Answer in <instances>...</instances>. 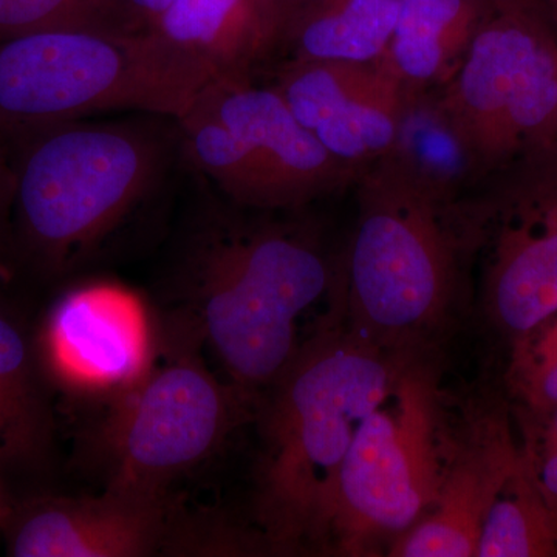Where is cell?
I'll return each mask as SVG.
<instances>
[{
    "instance_id": "6da1fadb",
    "label": "cell",
    "mask_w": 557,
    "mask_h": 557,
    "mask_svg": "<svg viewBox=\"0 0 557 557\" xmlns=\"http://www.w3.org/2000/svg\"><path fill=\"white\" fill-rule=\"evenodd\" d=\"M405 354L330 321L274 381L256 487V516L271 545L330 542L344 461Z\"/></svg>"
},
{
    "instance_id": "7a4b0ae2",
    "label": "cell",
    "mask_w": 557,
    "mask_h": 557,
    "mask_svg": "<svg viewBox=\"0 0 557 557\" xmlns=\"http://www.w3.org/2000/svg\"><path fill=\"white\" fill-rule=\"evenodd\" d=\"M168 121H69L11 143L10 248L49 273L86 258L170 170L180 139Z\"/></svg>"
},
{
    "instance_id": "3957f363",
    "label": "cell",
    "mask_w": 557,
    "mask_h": 557,
    "mask_svg": "<svg viewBox=\"0 0 557 557\" xmlns=\"http://www.w3.org/2000/svg\"><path fill=\"white\" fill-rule=\"evenodd\" d=\"M355 186L357 223L336 263L350 327L384 350H418L448 313L471 258L460 201L435 199L384 159Z\"/></svg>"
},
{
    "instance_id": "277c9868",
    "label": "cell",
    "mask_w": 557,
    "mask_h": 557,
    "mask_svg": "<svg viewBox=\"0 0 557 557\" xmlns=\"http://www.w3.org/2000/svg\"><path fill=\"white\" fill-rule=\"evenodd\" d=\"M214 70L152 32L57 28L0 40V138L109 112L178 120Z\"/></svg>"
},
{
    "instance_id": "5b68a950",
    "label": "cell",
    "mask_w": 557,
    "mask_h": 557,
    "mask_svg": "<svg viewBox=\"0 0 557 557\" xmlns=\"http://www.w3.org/2000/svg\"><path fill=\"white\" fill-rule=\"evenodd\" d=\"M207 338L245 388L271 386L295 359L298 319L336 288V263L317 234L262 220L231 230L199 260Z\"/></svg>"
},
{
    "instance_id": "8992f818",
    "label": "cell",
    "mask_w": 557,
    "mask_h": 557,
    "mask_svg": "<svg viewBox=\"0 0 557 557\" xmlns=\"http://www.w3.org/2000/svg\"><path fill=\"white\" fill-rule=\"evenodd\" d=\"M443 416L434 370L408 351L344 461L330 536L335 549L364 555L431 511L456 450Z\"/></svg>"
},
{
    "instance_id": "52a82bcc",
    "label": "cell",
    "mask_w": 557,
    "mask_h": 557,
    "mask_svg": "<svg viewBox=\"0 0 557 557\" xmlns=\"http://www.w3.org/2000/svg\"><path fill=\"white\" fill-rule=\"evenodd\" d=\"M175 123L190 163L247 211H298L362 172L333 159L273 86L251 78H215Z\"/></svg>"
},
{
    "instance_id": "ba28073f",
    "label": "cell",
    "mask_w": 557,
    "mask_h": 557,
    "mask_svg": "<svg viewBox=\"0 0 557 557\" xmlns=\"http://www.w3.org/2000/svg\"><path fill=\"white\" fill-rule=\"evenodd\" d=\"M487 174L557 138V25L547 0H496L442 87Z\"/></svg>"
},
{
    "instance_id": "9c48e42d",
    "label": "cell",
    "mask_w": 557,
    "mask_h": 557,
    "mask_svg": "<svg viewBox=\"0 0 557 557\" xmlns=\"http://www.w3.org/2000/svg\"><path fill=\"white\" fill-rule=\"evenodd\" d=\"M460 207L483 310L509 343L557 309V138L491 171Z\"/></svg>"
},
{
    "instance_id": "30bf717a",
    "label": "cell",
    "mask_w": 557,
    "mask_h": 557,
    "mask_svg": "<svg viewBox=\"0 0 557 557\" xmlns=\"http://www.w3.org/2000/svg\"><path fill=\"white\" fill-rule=\"evenodd\" d=\"M233 405L222 384L194 357L150 368L116 397L102 445L108 490L168 502V487L219 448Z\"/></svg>"
},
{
    "instance_id": "8fae6325",
    "label": "cell",
    "mask_w": 557,
    "mask_h": 557,
    "mask_svg": "<svg viewBox=\"0 0 557 557\" xmlns=\"http://www.w3.org/2000/svg\"><path fill=\"white\" fill-rule=\"evenodd\" d=\"M271 86L341 163L364 171L391 148L403 89L380 61L282 62Z\"/></svg>"
},
{
    "instance_id": "7c38bea8",
    "label": "cell",
    "mask_w": 557,
    "mask_h": 557,
    "mask_svg": "<svg viewBox=\"0 0 557 557\" xmlns=\"http://www.w3.org/2000/svg\"><path fill=\"white\" fill-rule=\"evenodd\" d=\"M141 313L137 299L113 285H87L62 296L46 330L54 372L75 391H115L119 397L150 369Z\"/></svg>"
},
{
    "instance_id": "4fadbf2b",
    "label": "cell",
    "mask_w": 557,
    "mask_h": 557,
    "mask_svg": "<svg viewBox=\"0 0 557 557\" xmlns=\"http://www.w3.org/2000/svg\"><path fill=\"white\" fill-rule=\"evenodd\" d=\"M170 502L106 490L100 497H46L14 512L7 552L17 557H141L160 552Z\"/></svg>"
},
{
    "instance_id": "5bb4252c",
    "label": "cell",
    "mask_w": 557,
    "mask_h": 557,
    "mask_svg": "<svg viewBox=\"0 0 557 557\" xmlns=\"http://www.w3.org/2000/svg\"><path fill=\"white\" fill-rule=\"evenodd\" d=\"M519 457L507 408L475 421L454 450L434 507L392 544L399 557H474L487 509Z\"/></svg>"
},
{
    "instance_id": "9a60e30c",
    "label": "cell",
    "mask_w": 557,
    "mask_h": 557,
    "mask_svg": "<svg viewBox=\"0 0 557 557\" xmlns=\"http://www.w3.org/2000/svg\"><path fill=\"white\" fill-rule=\"evenodd\" d=\"M381 159L446 203L463 200L487 175L442 87L403 90L394 139Z\"/></svg>"
},
{
    "instance_id": "2e32d148",
    "label": "cell",
    "mask_w": 557,
    "mask_h": 557,
    "mask_svg": "<svg viewBox=\"0 0 557 557\" xmlns=\"http://www.w3.org/2000/svg\"><path fill=\"white\" fill-rule=\"evenodd\" d=\"M150 32L219 78H251L276 53L282 20L269 0H172Z\"/></svg>"
},
{
    "instance_id": "e0dca14e",
    "label": "cell",
    "mask_w": 557,
    "mask_h": 557,
    "mask_svg": "<svg viewBox=\"0 0 557 557\" xmlns=\"http://www.w3.org/2000/svg\"><path fill=\"white\" fill-rule=\"evenodd\" d=\"M496 0H398V16L380 62L403 90L443 87L467 57Z\"/></svg>"
},
{
    "instance_id": "ac0fdd59",
    "label": "cell",
    "mask_w": 557,
    "mask_h": 557,
    "mask_svg": "<svg viewBox=\"0 0 557 557\" xmlns=\"http://www.w3.org/2000/svg\"><path fill=\"white\" fill-rule=\"evenodd\" d=\"M398 0H306L282 27L284 61L376 62L386 53Z\"/></svg>"
},
{
    "instance_id": "d6986e66",
    "label": "cell",
    "mask_w": 557,
    "mask_h": 557,
    "mask_svg": "<svg viewBox=\"0 0 557 557\" xmlns=\"http://www.w3.org/2000/svg\"><path fill=\"white\" fill-rule=\"evenodd\" d=\"M50 440L49 399L35 347L20 319L0 304V463L35 460Z\"/></svg>"
},
{
    "instance_id": "ffe728a7",
    "label": "cell",
    "mask_w": 557,
    "mask_h": 557,
    "mask_svg": "<svg viewBox=\"0 0 557 557\" xmlns=\"http://www.w3.org/2000/svg\"><path fill=\"white\" fill-rule=\"evenodd\" d=\"M478 557H557V512L530 460L519 457L483 520Z\"/></svg>"
},
{
    "instance_id": "44dd1931",
    "label": "cell",
    "mask_w": 557,
    "mask_h": 557,
    "mask_svg": "<svg viewBox=\"0 0 557 557\" xmlns=\"http://www.w3.org/2000/svg\"><path fill=\"white\" fill-rule=\"evenodd\" d=\"M516 413L541 416L557 406V309L508 343L505 370Z\"/></svg>"
},
{
    "instance_id": "7402d4cb",
    "label": "cell",
    "mask_w": 557,
    "mask_h": 557,
    "mask_svg": "<svg viewBox=\"0 0 557 557\" xmlns=\"http://www.w3.org/2000/svg\"><path fill=\"white\" fill-rule=\"evenodd\" d=\"M57 28L124 32L115 0H0V40Z\"/></svg>"
},
{
    "instance_id": "603a6c76",
    "label": "cell",
    "mask_w": 557,
    "mask_h": 557,
    "mask_svg": "<svg viewBox=\"0 0 557 557\" xmlns=\"http://www.w3.org/2000/svg\"><path fill=\"white\" fill-rule=\"evenodd\" d=\"M519 445L530 460L539 485L557 512V406L541 416L516 413Z\"/></svg>"
},
{
    "instance_id": "cb8c5ba5",
    "label": "cell",
    "mask_w": 557,
    "mask_h": 557,
    "mask_svg": "<svg viewBox=\"0 0 557 557\" xmlns=\"http://www.w3.org/2000/svg\"><path fill=\"white\" fill-rule=\"evenodd\" d=\"M172 0H115L121 28L127 33L150 32Z\"/></svg>"
},
{
    "instance_id": "d4e9b609",
    "label": "cell",
    "mask_w": 557,
    "mask_h": 557,
    "mask_svg": "<svg viewBox=\"0 0 557 557\" xmlns=\"http://www.w3.org/2000/svg\"><path fill=\"white\" fill-rule=\"evenodd\" d=\"M14 171L10 146L0 138V269L10 251L11 205H13Z\"/></svg>"
},
{
    "instance_id": "484cf974",
    "label": "cell",
    "mask_w": 557,
    "mask_h": 557,
    "mask_svg": "<svg viewBox=\"0 0 557 557\" xmlns=\"http://www.w3.org/2000/svg\"><path fill=\"white\" fill-rule=\"evenodd\" d=\"M269 2L273 5V9L277 11V14L282 20V27H284L288 17L292 16V14L295 13V11L298 10L306 0H269Z\"/></svg>"
},
{
    "instance_id": "4316f807",
    "label": "cell",
    "mask_w": 557,
    "mask_h": 557,
    "mask_svg": "<svg viewBox=\"0 0 557 557\" xmlns=\"http://www.w3.org/2000/svg\"><path fill=\"white\" fill-rule=\"evenodd\" d=\"M549 9H552L553 17H555V22L557 25V0H547Z\"/></svg>"
}]
</instances>
